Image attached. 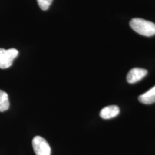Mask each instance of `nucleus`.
<instances>
[{"instance_id":"nucleus-1","label":"nucleus","mask_w":155,"mask_h":155,"mask_svg":"<svg viewBox=\"0 0 155 155\" xmlns=\"http://www.w3.org/2000/svg\"><path fill=\"white\" fill-rule=\"evenodd\" d=\"M129 25L136 32L144 36L150 37L155 35V24L141 18H134Z\"/></svg>"},{"instance_id":"nucleus-2","label":"nucleus","mask_w":155,"mask_h":155,"mask_svg":"<svg viewBox=\"0 0 155 155\" xmlns=\"http://www.w3.org/2000/svg\"><path fill=\"white\" fill-rule=\"evenodd\" d=\"M18 55V51L15 48H0V68L6 69L11 66Z\"/></svg>"},{"instance_id":"nucleus-3","label":"nucleus","mask_w":155,"mask_h":155,"mask_svg":"<svg viewBox=\"0 0 155 155\" xmlns=\"http://www.w3.org/2000/svg\"><path fill=\"white\" fill-rule=\"evenodd\" d=\"M32 146L36 155H51L50 145L42 137L35 136L32 140Z\"/></svg>"},{"instance_id":"nucleus-4","label":"nucleus","mask_w":155,"mask_h":155,"mask_svg":"<svg viewBox=\"0 0 155 155\" xmlns=\"http://www.w3.org/2000/svg\"><path fill=\"white\" fill-rule=\"evenodd\" d=\"M148 74L147 70L141 68H133L127 73V81L130 84L138 82Z\"/></svg>"},{"instance_id":"nucleus-5","label":"nucleus","mask_w":155,"mask_h":155,"mask_svg":"<svg viewBox=\"0 0 155 155\" xmlns=\"http://www.w3.org/2000/svg\"><path fill=\"white\" fill-rule=\"evenodd\" d=\"M120 108L116 105L106 106L100 111V117L105 120L111 119L117 116L120 113Z\"/></svg>"},{"instance_id":"nucleus-6","label":"nucleus","mask_w":155,"mask_h":155,"mask_svg":"<svg viewBox=\"0 0 155 155\" xmlns=\"http://www.w3.org/2000/svg\"><path fill=\"white\" fill-rule=\"evenodd\" d=\"M139 101L144 104L150 105L155 102V86L139 97Z\"/></svg>"},{"instance_id":"nucleus-7","label":"nucleus","mask_w":155,"mask_h":155,"mask_svg":"<svg viewBox=\"0 0 155 155\" xmlns=\"http://www.w3.org/2000/svg\"><path fill=\"white\" fill-rule=\"evenodd\" d=\"M10 106L8 95L3 90H0V112L8 110Z\"/></svg>"},{"instance_id":"nucleus-8","label":"nucleus","mask_w":155,"mask_h":155,"mask_svg":"<svg viewBox=\"0 0 155 155\" xmlns=\"http://www.w3.org/2000/svg\"><path fill=\"white\" fill-rule=\"evenodd\" d=\"M39 7L43 11H47L52 4L53 0H37Z\"/></svg>"}]
</instances>
